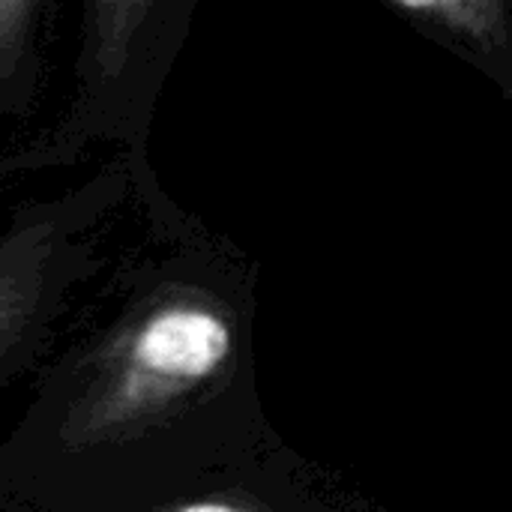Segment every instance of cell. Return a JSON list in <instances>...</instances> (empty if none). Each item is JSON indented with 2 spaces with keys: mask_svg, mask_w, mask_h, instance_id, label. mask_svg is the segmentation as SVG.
<instances>
[{
  "mask_svg": "<svg viewBox=\"0 0 512 512\" xmlns=\"http://www.w3.org/2000/svg\"><path fill=\"white\" fill-rule=\"evenodd\" d=\"M231 351L234 327L213 297L162 294L102 354L99 372L75 408L72 435L108 441L138 429L222 372Z\"/></svg>",
  "mask_w": 512,
  "mask_h": 512,
  "instance_id": "obj_1",
  "label": "cell"
},
{
  "mask_svg": "<svg viewBox=\"0 0 512 512\" xmlns=\"http://www.w3.org/2000/svg\"><path fill=\"white\" fill-rule=\"evenodd\" d=\"M393 3H399L408 12L444 21L477 42H492L504 21V0H393Z\"/></svg>",
  "mask_w": 512,
  "mask_h": 512,
  "instance_id": "obj_2",
  "label": "cell"
},
{
  "mask_svg": "<svg viewBox=\"0 0 512 512\" xmlns=\"http://www.w3.org/2000/svg\"><path fill=\"white\" fill-rule=\"evenodd\" d=\"M30 0H0V48L9 45L27 15Z\"/></svg>",
  "mask_w": 512,
  "mask_h": 512,
  "instance_id": "obj_3",
  "label": "cell"
},
{
  "mask_svg": "<svg viewBox=\"0 0 512 512\" xmlns=\"http://www.w3.org/2000/svg\"><path fill=\"white\" fill-rule=\"evenodd\" d=\"M24 309H21V294L0 288V339L21 321Z\"/></svg>",
  "mask_w": 512,
  "mask_h": 512,
  "instance_id": "obj_4",
  "label": "cell"
},
{
  "mask_svg": "<svg viewBox=\"0 0 512 512\" xmlns=\"http://www.w3.org/2000/svg\"><path fill=\"white\" fill-rule=\"evenodd\" d=\"M162 512H276V510H258V507H246V504H231V501H189V504H177L171 510Z\"/></svg>",
  "mask_w": 512,
  "mask_h": 512,
  "instance_id": "obj_5",
  "label": "cell"
}]
</instances>
